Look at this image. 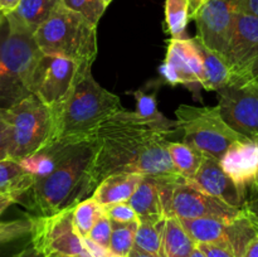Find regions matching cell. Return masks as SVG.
I'll return each mask as SVG.
<instances>
[{"label":"cell","mask_w":258,"mask_h":257,"mask_svg":"<svg viewBox=\"0 0 258 257\" xmlns=\"http://www.w3.org/2000/svg\"><path fill=\"white\" fill-rule=\"evenodd\" d=\"M13 257H44V256H43V254H40L39 252H38L37 249H35L34 247L30 244V246L25 247L23 251H20L19 253H17L15 256H13Z\"/></svg>","instance_id":"cell-40"},{"label":"cell","mask_w":258,"mask_h":257,"mask_svg":"<svg viewBox=\"0 0 258 257\" xmlns=\"http://www.w3.org/2000/svg\"><path fill=\"white\" fill-rule=\"evenodd\" d=\"M165 22L171 38L184 39L189 22L188 0H165Z\"/></svg>","instance_id":"cell-28"},{"label":"cell","mask_w":258,"mask_h":257,"mask_svg":"<svg viewBox=\"0 0 258 257\" xmlns=\"http://www.w3.org/2000/svg\"><path fill=\"white\" fill-rule=\"evenodd\" d=\"M7 33L0 39V107L9 108L32 95V78L42 52L34 34L5 13Z\"/></svg>","instance_id":"cell-4"},{"label":"cell","mask_w":258,"mask_h":257,"mask_svg":"<svg viewBox=\"0 0 258 257\" xmlns=\"http://www.w3.org/2000/svg\"><path fill=\"white\" fill-rule=\"evenodd\" d=\"M123 110L117 95L108 92L93 78L91 67L81 76L72 95L55 115L53 144H71L91 141L98 126Z\"/></svg>","instance_id":"cell-3"},{"label":"cell","mask_w":258,"mask_h":257,"mask_svg":"<svg viewBox=\"0 0 258 257\" xmlns=\"http://www.w3.org/2000/svg\"><path fill=\"white\" fill-rule=\"evenodd\" d=\"M34 184V178L14 159L0 160V194L18 193L24 196Z\"/></svg>","instance_id":"cell-23"},{"label":"cell","mask_w":258,"mask_h":257,"mask_svg":"<svg viewBox=\"0 0 258 257\" xmlns=\"http://www.w3.org/2000/svg\"><path fill=\"white\" fill-rule=\"evenodd\" d=\"M20 0H0V10L4 13H9L15 9Z\"/></svg>","instance_id":"cell-41"},{"label":"cell","mask_w":258,"mask_h":257,"mask_svg":"<svg viewBox=\"0 0 258 257\" xmlns=\"http://www.w3.org/2000/svg\"><path fill=\"white\" fill-rule=\"evenodd\" d=\"M5 23V13L3 10H0V28L3 27V24Z\"/></svg>","instance_id":"cell-46"},{"label":"cell","mask_w":258,"mask_h":257,"mask_svg":"<svg viewBox=\"0 0 258 257\" xmlns=\"http://www.w3.org/2000/svg\"><path fill=\"white\" fill-rule=\"evenodd\" d=\"M253 140H254V141H257V143H258V136H257V138H254ZM256 188H258V181H257V184H256V185H254L253 188H252V189H256Z\"/></svg>","instance_id":"cell-49"},{"label":"cell","mask_w":258,"mask_h":257,"mask_svg":"<svg viewBox=\"0 0 258 257\" xmlns=\"http://www.w3.org/2000/svg\"><path fill=\"white\" fill-rule=\"evenodd\" d=\"M103 214V209L101 204H98L95 199L86 198L76 204L73 209V227L81 238H86L90 233L91 228L96 223L98 218Z\"/></svg>","instance_id":"cell-27"},{"label":"cell","mask_w":258,"mask_h":257,"mask_svg":"<svg viewBox=\"0 0 258 257\" xmlns=\"http://www.w3.org/2000/svg\"><path fill=\"white\" fill-rule=\"evenodd\" d=\"M20 194L18 193H3L0 194V214L5 211V209L9 208L10 206H13L14 203L19 202Z\"/></svg>","instance_id":"cell-36"},{"label":"cell","mask_w":258,"mask_h":257,"mask_svg":"<svg viewBox=\"0 0 258 257\" xmlns=\"http://www.w3.org/2000/svg\"><path fill=\"white\" fill-rule=\"evenodd\" d=\"M5 123L9 128L8 158L20 160L53 145L55 116L34 95L5 108Z\"/></svg>","instance_id":"cell-6"},{"label":"cell","mask_w":258,"mask_h":257,"mask_svg":"<svg viewBox=\"0 0 258 257\" xmlns=\"http://www.w3.org/2000/svg\"><path fill=\"white\" fill-rule=\"evenodd\" d=\"M75 207L49 216L32 217V246L44 257L52 254L91 257L73 227Z\"/></svg>","instance_id":"cell-9"},{"label":"cell","mask_w":258,"mask_h":257,"mask_svg":"<svg viewBox=\"0 0 258 257\" xmlns=\"http://www.w3.org/2000/svg\"><path fill=\"white\" fill-rule=\"evenodd\" d=\"M128 204L135 211L139 222H158L165 219L156 176L144 175L143 180L128 199Z\"/></svg>","instance_id":"cell-19"},{"label":"cell","mask_w":258,"mask_h":257,"mask_svg":"<svg viewBox=\"0 0 258 257\" xmlns=\"http://www.w3.org/2000/svg\"><path fill=\"white\" fill-rule=\"evenodd\" d=\"M186 181L203 193L221 199L234 208L243 209L246 204V191L224 173L219 161L212 156L204 155L196 175Z\"/></svg>","instance_id":"cell-15"},{"label":"cell","mask_w":258,"mask_h":257,"mask_svg":"<svg viewBox=\"0 0 258 257\" xmlns=\"http://www.w3.org/2000/svg\"><path fill=\"white\" fill-rule=\"evenodd\" d=\"M127 257H159L156 254L149 253V252L143 251L140 248H136V247H133V249L130 251V253L127 254Z\"/></svg>","instance_id":"cell-42"},{"label":"cell","mask_w":258,"mask_h":257,"mask_svg":"<svg viewBox=\"0 0 258 257\" xmlns=\"http://www.w3.org/2000/svg\"><path fill=\"white\" fill-rule=\"evenodd\" d=\"M101 2H102V4H103V5H105V7H106V8H107V7H108V5H110V4H111V3H112V0H101Z\"/></svg>","instance_id":"cell-47"},{"label":"cell","mask_w":258,"mask_h":257,"mask_svg":"<svg viewBox=\"0 0 258 257\" xmlns=\"http://www.w3.org/2000/svg\"><path fill=\"white\" fill-rule=\"evenodd\" d=\"M241 0H206L190 17L197 24V39L224 57L233 34Z\"/></svg>","instance_id":"cell-11"},{"label":"cell","mask_w":258,"mask_h":257,"mask_svg":"<svg viewBox=\"0 0 258 257\" xmlns=\"http://www.w3.org/2000/svg\"><path fill=\"white\" fill-rule=\"evenodd\" d=\"M143 178V174L138 173L111 174L97 184L92 198L101 206L128 202Z\"/></svg>","instance_id":"cell-18"},{"label":"cell","mask_w":258,"mask_h":257,"mask_svg":"<svg viewBox=\"0 0 258 257\" xmlns=\"http://www.w3.org/2000/svg\"><path fill=\"white\" fill-rule=\"evenodd\" d=\"M239 10L247 14L258 17V0H241Z\"/></svg>","instance_id":"cell-37"},{"label":"cell","mask_w":258,"mask_h":257,"mask_svg":"<svg viewBox=\"0 0 258 257\" xmlns=\"http://www.w3.org/2000/svg\"><path fill=\"white\" fill-rule=\"evenodd\" d=\"M224 59L231 71L229 85L258 82V17L237 12Z\"/></svg>","instance_id":"cell-10"},{"label":"cell","mask_w":258,"mask_h":257,"mask_svg":"<svg viewBox=\"0 0 258 257\" xmlns=\"http://www.w3.org/2000/svg\"><path fill=\"white\" fill-rule=\"evenodd\" d=\"M103 213L108 217L110 221L115 222H135L139 221L138 216H136L135 211L133 207L128 204V202H120V203H112L107 204V206H102Z\"/></svg>","instance_id":"cell-32"},{"label":"cell","mask_w":258,"mask_h":257,"mask_svg":"<svg viewBox=\"0 0 258 257\" xmlns=\"http://www.w3.org/2000/svg\"><path fill=\"white\" fill-rule=\"evenodd\" d=\"M197 247L203 252L206 257H236L229 247L222 246V244L201 243L197 244Z\"/></svg>","instance_id":"cell-34"},{"label":"cell","mask_w":258,"mask_h":257,"mask_svg":"<svg viewBox=\"0 0 258 257\" xmlns=\"http://www.w3.org/2000/svg\"><path fill=\"white\" fill-rule=\"evenodd\" d=\"M59 4L60 0H20L15 9L7 14L34 34Z\"/></svg>","instance_id":"cell-20"},{"label":"cell","mask_w":258,"mask_h":257,"mask_svg":"<svg viewBox=\"0 0 258 257\" xmlns=\"http://www.w3.org/2000/svg\"><path fill=\"white\" fill-rule=\"evenodd\" d=\"M87 68L76 60L59 55L42 54L32 78V95L53 111L59 112L72 95L81 76Z\"/></svg>","instance_id":"cell-8"},{"label":"cell","mask_w":258,"mask_h":257,"mask_svg":"<svg viewBox=\"0 0 258 257\" xmlns=\"http://www.w3.org/2000/svg\"><path fill=\"white\" fill-rule=\"evenodd\" d=\"M173 131L121 110L106 118L96 133L95 156L91 166L92 191L111 174L138 173L151 176H180L168 151Z\"/></svg>","instance_id":"cell-1"},{"label":"cell","mask_w":258,"mask_h":257,"mask_svg":"<svg viewBox=\"0 0 258 257\" xmlns=\"http://www.w3.org/2000/svg\"><path fill=\"white\" fill-rule=\"evenodd\" d=\"M190 257H206V256H204L203 252H202L198 247H196V248H194V251L191 252Z\"/></svg>","instance_id":"cell-44"},{"label":"cell","mask_w":258,"mask_h":257,"mask_svg":"<svg viewBox=\"0 0 258 257\" xmlns=\"http://www.w3.org/2000/svg\"><path fill=\"white\" fill-rule=\"evenodd\" d=\"M197 44H198V49L202 55V62H203V78H202L201 82L202 87L207 91H218L219 88L229 85L231 71H229L228 63L226 62L224 57L204 47L198 39H197Z\"/></svg>","instance_id":"cell-21"},{"label":"cell","mask_w":258,"mask_h":257,"mask_svg":"<svg viewBox=\"0 0 258 257\" xmlns=\"http://www.w3.org/2000/svg\"><path fill=\"white\" fill-rule=\"evenodd\" d=\"M252 191H253V197L251 199H247L243 208L258 218V188L252 189Z\"/></svg>","instance_id":"cell-38"},{"label":"cell","mask_w":258,"mask_h":257,"mask_svg":"<svg viewBox=\"0 0 258 257\" xmlns=\"http://www.w3.org/2000/svg\"><path fill=\"white\" fill-rule=\"evenodd\" d=\"M175 116L176 126L184 134L183 143L218 161L232 144L247 139L223 120L218 106L180 105L176 108Z\"/></svg>","instance_id":"cell-7"},{"label":"cell","mask_w":258,"mask_h":257,"mask_svg":"<svg viewBox=\"0 0 258 257\" xmlns=\"http://www.w3.org/2000/svg\"><path fill=\"white\" fill-rule=\"evenodd\" d=\"M197 247L178 218H166L163 234V257H190Z\"/></svg>","instance_id":"cell-22"},{"label":"cell","mask_w":258,"mask_h":257,"mask_svg":"<svg viewBox=\"0 0 258 257\" xmlns=\"http://www.w3.org/2000/svg\"><path fill=\"white\" fill-rule=\"evenodd\" d=\"M165 221L166 218L158 222H139L134 247L163 257V234Z\"/></svg>","instance_id":"cell-25"},{"label":"cell","mask_w":258,"mask_h":257,"mask_svg":"<svg viewBox=\"0 0 258 257\" xmlns=\"http://www.w3.org/2000/svg\"><path fill=\"white\" fill-rule=\"evenodd\" d=\"M60 4L85 17L96 27L106 10V7L101 0H60Z\"/></svg>","instance_id":"cell-30"},{"label":"cell","mask_w":258,"mask_h":257,"mask_svg":"<svg viewBox=\"0 0 258 257\" xmlns=\"http://www.w3.org/2000/svg\"><path fill=\"white\" fill-rule=\"evenodd\" d=\"M161 80L170 86L184 85L201 100V82L203 62L196 38H184L168 42V50L163 65L159 67Z\"/></svg>","instance_id":"cell-13"},{"label":"cell","mask_w":258,"mask_h":257,"mask_svg":"<svg viewBox=\"0 0 258 257\" xmlns=\"http://www.w3.org/2000/svg\"><path fill=\"white\" fill-rule=\"evenodd\" d=\"M223 120L241 135L253 140L258 136V82L227 85L217 91Z\"/></svg>","instance_id":"cell-14"},{"label":"cell","mask_w":258,"mask_h":257,"mask_svg":"<svg viewBox=\"0 0 258 257\" xmlns=\"http://www.w3.org/2000/svg\"><path fill=\"white\" fill-rule=\"evenodd\" d=\"M47 257H77V256H66V254H52V256Z\"/></svg>","instance_id":"cell-48"},{"label":"cell","mask_w":258,"mask_h":257,"mask_svg":"<svg viewBox=\"0 0 258 257\" xmlns=\"http://www.w3.org/2000/svg\"><path fill=\"white\" fill-rule=\"evenodd\" d=\"M206 0H188L189 3V19H190L191 15L197 12L199 7H201Z\"/></svg>","instance_id":"cell-43"},{"label":"cell","mask_w":258,"mask_h":257,"mask_svg":"<svg viewBox=\"0 0 258 257\" xmlns=\"http://www.w3.org/2000/svg\"><path fill=\"white\" fill-rule=\"evenodd\" d=\"M5 122V108L0 107V125Z\"/></svg>","instance_id":"cell-45"},{"label":"cell","mask_w":258,"mask_h":257,"mask_svg":"<svg viewBox=\"0 0 258 257\" xmlns=\"http://www.w3.org/2000/svg\"><path fill=\"white\" fill-rule=\"evenodd\" d=\"M9 150V128L7 123L0 125V160L8 158Z\"/></svg>","instance_id":"cell-35"},{"label":"cell","mask_w":258,"mask_h":257,"mask_svg":"<svg viewBox=\"0 0 258 257\" xmlns=\"http://www.w3.org/2000/svg\"><path fill=\"white\" fill-rule=\"evenodd\" d=\"M95 156L93 141L64 145L57 165L47 175L35 179L30 188L33 211L49 216L75 207L92 193L91 166Z\"/></svg>","instance_id":"cell-2"},{"label":"cell","mask_w":258,"mask_h":257,"mask_svg":"<svg viewBox=\"0 0 258 257\" xmlns=\"http://www.w3.org/2000/svg\"><path fill=\"white\" fill-rule=\"evenodd\" d=\"M111 226H112V231H111L108 248L118 257H127L134 247L139 221L125 222V223L111 221Z\"/></svg>","instance_id":"cell-29"},{"label":"cell","mask_w":258,"mask_h":257,"mask_svg":"<svg viewBox=\"0 0 258 257\" xmlns=\"http://www.w3.org/2000/svg\"><path fill=\"white\" fill-rule=\"evenodd\" d=\"M179 221L196 244H222L229 247L231 249L238 242L241 237L242 224H243L242 214L232 221H224L219 218L179 219Z\"/></svg>","instance_id":"cell-17"},{"label":"cell","mask_w":258,"mask_h":257,"mask_svg":"<svg viewBox=\"0 0 258 257\" xmlns=\"http://www.w3.org/2000/svg\"><path fill=\"white\" fill-rule=\"evenodd\" d=\"M42 54L59 55L91 67L97 55V27L62 4L35 30Z\"/></svg>","instance_id":"cell-5"},{"label":"cell","mask_w":258,"mask_h":257,"mask_svg":"<svg viewBox=\"0 0 258 257\" xmlns=\"http://www.w3.org/2000/svg\"><path fill=\"white\" fill-rule=\"evenodd\" d=\"M242 212L243 209L234 208L221 199L203 193L181 178L174 184L165 217H175L178 219L219 218L232 221L241 216Z\"/></svg>","instance_id":"cell-12"},{"label":"cell","mask_w":258,"mask_h":257,"mask_svg":"<svg viewBox=\"0 0 258 257\" xmlns=\"http://www.w3.org/2000/svg\"><path fill=\"white\" fill-rule=\"evenodd\" d=\"M242 257H258V238L257 237L254 239H252L251 243L247 246V248L244 249Z\"/></svg>","instance_id":"cell-39"},{"label":"cell","mask_w":258,"mask_h":257,"mask_svg":"<svg viewBox=\"0 0 258 257\" xmlns=\"http://www.w3.org/2000/svg\"><path fill=\"white\" fill-rule=\"evenodd\" d=\"M136 101L135 113L143 120L154 123L156 126L173 131L176 126V122L168 120L165 116L158 111V103H156V91L154 93H146L141 90H136L131 92Z\"/></svg>","instance_id":"cell-26"},{"label":"cell","mask_w":258,"mask_h":257,"mask_svg":"<svg viewBox=\"0 0 258 257\" xmlns=\"http://www.w3.org/2000/svg\"><path fill=\"white\" fill-rule=\"evenodd\" d=\"M30 231H32V217L0 222V244L22 238L27 234H30Z\"/></svg>","instance_id":"cell-31"},{"label":"cell","mask_w":258,"mask_h":257,"mask_svg":"<svg viewBox=\"0 0 258 257\" xmlns=\"http://www.w3.org/2000/svg\"><path fill=\"white\" fill-rule=\"evenodd\" d=\"M111 231H112L111 221L108 219V217L103 213L102 216L96 221V223L93 224L90 233H88L87 238H90L91 241L100 244V246L108 248V246H110Z\"/></svg>","instance_id":"cell-33"},{"label":"cell","mask_w":258,"mask_h":257,"mask_svg":"<svg viewBox=\"0 0 258 257\" xmlns=\"http://www.w3.org/2000/svg\"><path fill=\"white\" fill-rule=\"evenodd\" d=\"M224 173L247 193L258 181V143L251 139L232 144L219 160Z\"/></svg>","instance_id":"cell-16"},{"label":"cell","mask_w":258,"mask_h":257,"mask_svg":"<svg viewBox=\"0 0 258 257\" xmlns=\"http://www.w3.org/2000/svg\"><path fill=\"white\" fill-rule=\"evenodd\" d=\"M168 151L171 161L179 175L185 180H190L201 166L204 154L184 143L169 141Z\"/></svg>","instance_id":"cell-24"}]
</instances>
